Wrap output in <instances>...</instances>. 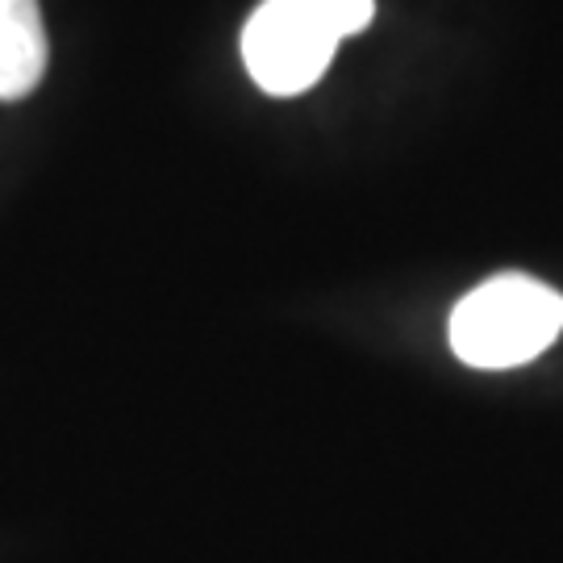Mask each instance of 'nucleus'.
<instances>
[{"mask_svg": "<svg viewBox=\"0 0 563 563\" xmlns=\"http://www.w3.org/2000/svg\"><path fill=\"white\" fill-rule=\"evenodd\" d=\"M563 330V297L534 276H493L451 313V351L472 367H518L539 360Z\"/></svg>", "mask_w": 563, "mask_h": 563, "instance_id": "f257e3e1", "label": "nucleus"}, {"mask_svg": "<svg viewBox=\"0 0 563 563\" xmlns=\"http://www.w3.org/2000/svg\"><path fill=\"white\" fill-rule=\"evenodd\" d=\"M342 34L325 0H263L242 30V63L272 97H297L325 76Z\"/></svg>", "mask_w": 563, "mask_h": 563, "instance_id": "f03ea898", "label": "nucleus"}, {"mask_svg": "<svg viewBox=\"0 0 563 563\" xmlns=\"http://www.w3.org/2000/svg\"><path fill=\"white\" fill-rule=\"evenodd\" d=\"M46 25L38 0H0V101L30 97L46 76Z\"/></svg>", "mask_w": 563, "mask_h": 563, "instance_id": "7ed1b4c3", "label": "nucleus"}, {"mask_svg": "<svg viewBox=\"0 0 563 563\" xmlns=\"http://www.w3.org/2000/svg\"><path fill=\"white\" fill-rule=\"evenodd\" d=\"M325 4H330V21H334L342 38L363 34L376 18V0H325Z\"/></svg>", "mask_w": 563, "mask_h": 563, "instance_id": "20e7f679", "label": "nucleus"}]
</instances>
